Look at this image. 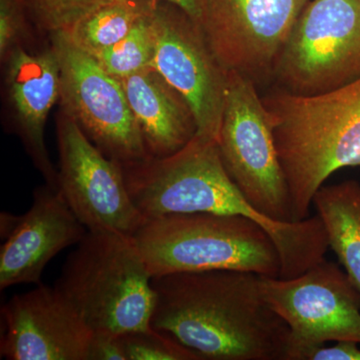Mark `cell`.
I'll list each match as a JSON object with an SVG mask.
<instances>
[{"label": "cell", "mask_w": 360, "mask_h": 360, "mask_svg": "<svg viewBox=\"0 0 360 360\" xmlns=\"http://www.w3.org/2000/svg\"><path fill=\"white\" fill-rule=\"evenodd\" d=\"M134 236L89 231L66 258L54 288L92 333L151 328L155 290Z\"/></svg>", "instance_id": "cell-3"}, {"label": "cell", "mask_w": 360, "mask_h": 360, "mask_svg": "<svg viewBox=\"0 0 360 360\" xmlns=\"http://www.w3.org/2000/svg\"><path fill=\"white\" fill-rule=\"evenodd\" d=\"M58 189L87 231L134 236L146 224L130 198L122 163L108 158L65 113L58 120Z\"/></svg>", "instance_id": "cell-9"}, {"label": "cell", "mask_w": 360, "mask_h": 360, "mask_svg": "<svg viewBox=\"0 0 360 360\" xmlns=\"http://www.w3.org/2000/svg\"><path fill=\"white\" fill-rule=\"evenodd\" d=\"M51 40L60 71L63 112L111 160L127 165L148 158L120 80L71 44L65 33H51Z\"/></svg>", "instance_id": "cell-8"}, {"label": "cell", "mask_w": 360, "mask_h": 360, "mask_svg": "<svg viewBox=\"0 0 360 360\" xmlns=\"http://www.w3.org/2000/svg\"><path fill=\"white\" fill-rule=\"evenodd\" d=\"M122 335L92 333L89 360H127Z\"/></svg>", "instance_id": "cell-22"}, {"label": "cell", "mask_w": 360, "mask_h": 360, "mask_svg": "<svg viewBox=\"0 0 360 360\" xmlns=\"http://www.w3.org/2000/svg\"><path fill=\"white\" fill-rule=\"evenodd\" d=\"M155 0H108L63 32L90 56L122 39L139 22Z\"/></svg>", "instance_id": "cell-17"}, {"label": "cell", "mask_w": 360, "mask_h": 360, "mask_svg": "<svg viewBox=\"0 0 360 360\" xmlns=\"http://www.w3.org/2000/svg\"><path fill=\"white\" fill-rule=\"evenodd\" d=\"M26 4L25 0H0V58L6 60L7 56L16 47L25 35Z\"/></svg>", "instance_id": "cell-21"}, {"label": "cell", "mask_w": 360, "mask_h": 360, "mask_svg": "<svg viewBox=\"0 0 360 360\" xmlns=\"http://www.w3.org/2000/svg\"><path fill=\"white\" fill-rule=\"evenodd\" d=\"M7 360H89L92 331L56 288L37 284L1 307Z\"/></svg>", "instance_id": "cell-13"}, {"label": "cell", "mask_w": 360, "mask_h": 360, "mask_svg": "<svg viewBox=\"0 0 360 360\" xmlns=\"http://www.w3.org/2000/svg\"><path fill=\"white\" fill-rule=\"evenodd\" d=\"M151 328L202 360H286L290 330L260 290V276L238 270L153 277Z\"/></svg>", "instance_id": "cell-1"}, {"label": "cell", "mask_w": 360, "mask_h": 360, "mask_svg": "<svg viewBox=\"0 0 360 360\" xmlns=\"http://www.w3.org/2000/svg\"><path fill=\"white\" fill-rule=\"evenodd\" d=\"M144 14L129 34L92 58L106 72L122 79L148 68L153 63L155 51V7Z\"/></svg>", "instance_id": "cell-18"}, {"label": "cell", "mask_w": 360, "mask_h": 360, "mask_svg": "<svg viewBox=\"0 0 360 360\" xmlns=\"http://www.w3.org/2000/svg\"><path fill=\"white\" fill-rule=\"evenodd\" d=\"M163 1L169 2V4L179 7L189 18H193L194 21L200 25L203 0H163Z\"/></svg>", "instance_id": "cell-24"}, {"label": "cell", "mask_w": 360, "mask_h": 360, "mask_svg": "<svg viewBox=\"0 0 360 360\" xmlns=\"http://www.w3.org/2000/svg\"><path fill=\"white\" fill-rule=\"evenodd\" d=\"M290 189L293 221L307 219L315 193L338 170L360 165V75L314 96L262 98Z\"/></svg>", "instance_id": "cell-2"}, {"label": "cell", "mask_w": 360, "mask_h": 360, "mask_svg": "<svg viewBox=\"0 0 360 360\" xmlns=\"http://www.w3.org/2000/svg\"><path fill=\"white\" fill-rule=\"evenodd\" d=\"M127 360H202L174 336L151 328L122 335Z\"/></svg>", "instance_id": "cell-19"}, {"label": "cell", "mask_w": 360, "mask_h": 360, "mask_svg": "<svg viewBox=\"0 0 360 360\" xmlns=\"http://www.w3.org/2000/svg\"><path fill=\"white\" fill-rule=\"evenodd\" d=\"M309 0H203L200 26L225 71L253 80L276 59Z\"/></svg>", "instance_id": "cell-11"}, {"label": "cell", "mask_w": 360, "mask_h": 360, "mask_svg": "<svg viewBox=\"0 0 360 360\" xmlns=\"http://www.w3.org/2000/svg\"><path fill=\"white\" fill-rule=\"evenodd\" d=\"M312 205L328 234L329 248L360 291V184L347 180L321 186Z\"/></svg>", "instance_id": "cell-16"}, {"label": "cell", "mask_w": 360, "mask_h": 360, "mask_svg": "<svg viewBox=\"0 0 360 360\" xmlns=\"http://www.w3.org/2000/svg\"><path fill=\"white\" fill-rule=\"evenodd\" d=\"M359 343L338 341L333 347L321 345L310 350L303 360H360Z\"/></svg>", "instance_id": "cell-23"}, {"label": "cell", "mask_w": 360, "mask_h": 360, "mask_svg": "<svg viewBox=\"0 0 360 360\" xmlns=\"http://www.w3.org/2000/svg\"><path fill=\"white\" fill-rule=\"evenodd\" d=\"M260 290L290 328L286 360L330 341L360 345V291L338 264L324 259L293 278L260 276Z\"/></svg>", "instance_id": "cell-7"}, {"label": "cell", "mask_w": 360, "mask_h": 360, "mask_svg": "<svg viewBox=\"0 0 360 360\" xmlns=\"http://www.w3.org/2000/svg\"><path fill=\"white\" fill-rule=\"evenodd\" d=\"M134 238L151 277L208 270L281 274L274 240L262 225L241 215H165L146 220Z\"/></svg>", "instance_id": "cell-4"}, {"label": "cell", "mask_w": 360, "mask_h": 360, "mask_svg": "<svg viewBox=\"0 0 360 360\" xmlns=\"http://www.w3.org/2000/svg\"><path fill=\"white\" fill-rule=\"evenodd\" d=\"M6 87L16 129L45 184L58 188V170L45 146L44 132L52 106L60 96V71L53 49L30 53L16 47L6 58Z\"/></svg>", "instance_id": "cell-14"}, {"label": "cell", "mask_w": 360, "mask_h": 360, "mask_svg": "<svg viewBox=\"0 0 360 360\" xmlns=\"http://www.w3.org/2000/svg\"><path fill=\"white\" fill-rule=\"evenodd\" d=\"M37 25L51 33L65 32L108 0H25Z\"/></svg>", "instance_id": "cell-20"}, {"label": "cell", "mask_w": 360, "mask_h": 360, "mask_svg": "<svg viewBox=\"0 0 360 360\" xmlns=\"http://www.w3.org/2000/svg\"><path fill=\"white\" fill-rule=\"evenodd\" d=\"M155 51L151 68L186 99L196 123L195 136L217 141L224 113L226 71L200 23L169 2L155 7Z\"/></svg>", "instance_id": "cell-10"}, {"label": "cell", "mask_w": 360, "mask_h": 360, "mask_svg": "<svg viewBox=\"0 0 360 360\" xmlns=\"http://www.w3.org/2000/svg\"><path fill=\"white\" fill-rule=\"evenodd\" d=\"M120 82L149 156L174 155L195 136L193 110L155 68L148 66Z\"/></svg>", "instance_id": "cell-15"}, {"label": "cell", "mask_w": 360, "mask_h": 360, "mask_svg": "<svg viewBox=\"0 0 360 360\" xmlns=\"http://www.w3.org/2000/svg\"><path fill=\"white\" fill-rule=\"evenodd\" d=\"M286 91L314 96L360 75V0H310L274 65Z\"/></svg>", "instance_id": "cell-6"}, {"label": "cell", "mask_w": 360, "mask_h": 360, "mask_svg": "<svg viewBox=\"0 0 360 360\" xmlns=\"http://www.w3.org/2000/svg\"><path fill=\"white\" fill-rule=\"evenodd\" d=\"M217 146L225 169L251 205L269 219L293 221L269 112L255 82L236 71L226 73Z\"/></svg>", "instance_id": "cell-5"}, {"label": "cell", "mask_w": 360, "mask_h": 360, "mask_svg": "<svg viewBox=\"0 0 360 360\" xmlns=\"http://www.w3.org/2000/svg\"><path fill=\"white\" fill-rule=\"evenodd\" d=\"M87 231L58 188L46 184L35 188L32 207L25 214L0 213L4 238L0 250V290L40 284L52 258L78 245Z\"/></svg>", "instance_id": "cell-12"}]
</instances>
